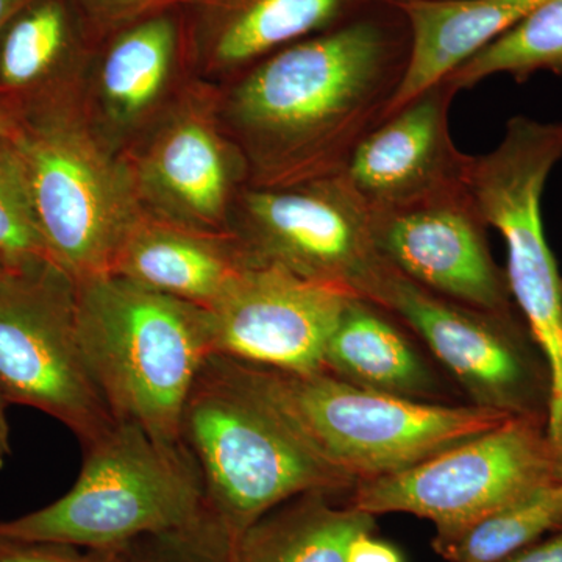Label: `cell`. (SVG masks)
Returning a JSON list of instances; mask_svg holds the SVG:
<instances>
[{
    "mask_svg": "<svg viewBox=\"0 0 562 562\" xmlns=\"http://www.w3.org/2000/svg\"><path fill=\"white\" fill-rule=\"evenodd\" d=\"M408 61L405 18L390 0H376L222 85V122L249 184L288 187L342 173L390 111Z\"/></svg>",
    "mask_w": 562,
    "mask_h": 562,
    "instance_id": "1",
    "label": "cell"
},
{
    "mask_svg": "<svg viewBox=\"0 0 562 562\" xmlns=\"http://www.w3.org/2000/svg\"><path fill=\"white\" fill-rule=\"evenodd\" d=\"M181 443L201 476L210 522L231 547L281 503L355 486L305 446L241 362L221 355H211L192 384Z\"/></svg>",
    "mask_w": 562,
    "mask_h": 562,
    "instance_id": "2",
    "label": "cell"
},
{
    "mask_svg": "<svg viewBox=\"0 0 562 562\" xmlns=\"http://www.w3.org/2000/svg\"><path fill=\"white\" fill-rule=\"evenodd\" d=\"M76 283L81 346L111 413L183 449L184 403L213 355L209 310L113 273Z\"/></svg>",
    "mask_w": 562,
    "mask_h": 562,
    "instance_id": "3",
    "label": "cell"
},
{
    "mask_svg": "<svg viewBox=\"0 0 562 562\" xmlns=\"http://www.w3.org/2000/svg\"><path fill=\"white\" fill-rule=\"evenodd\" d=\"M241 364L305 446L355 484L412 468L512 419L472 403L417 402L364 390L325 371Z\"/></svg>",
    "mask_w": 562,
    "mask_h": 562,
    "instance_id": "4",
    "label": "cell"
},
{
    "mask_svg": "<svg viewBox=\"0 0 562 562\" xmlns=\"http://www.w3.org/2000/svg\"><path fill=\"white\" fill-rule=\"evenodd\" d=\"M203 528L214 527L190 453L117 420L85 447L79 479L69 492L38 512L2 520L0 536L106 549Z\"/></svg>",
    "mask_w": 562,
    "mask_h": 562,
    "instance_id": "5",
    "label": "cell"
},
{
    "mask_svg": "<svg viewBox=\"0 0 562 562\" xmlns=\"http://www.w3.org/2000/svg\"><path fill=\"white\" fill-rule=\"evenodd\" d=\"M14 139L52 260L76 281L110 273L144 211L124 155L92 131L80 92L18 114Z\"/></svg>",
    "mask_w": 562,
    "mask_h": 562,
    "instance_id": "6",
    "label": "cell"
},
{
    "mask_svg": "<svg viewBox=\"0 0 562 562\" xmlns=\"http://www.w3.org/2000/svg\"><path fill=\"white\" fill-rule=\"evenodd\" d=\"M562 160V122L514 116L497 146L471 157L468 184L487 227L506 244L514 305L550 373L547 435L562 447V276L542 221V195Z\"/></svg>",
    "mask_w": 562,
    "mask_h": 562,
    "instance_id": "7",
    "label": "cell"
},
{
    "mask_svg": "<svg viewBox=\"0 0 562 562\" xmlns=\"http://www.w3.org/2000/svg\"><path fill=\"white\" fill-rule=\"evenodd\" d=\"M228 233L251 262L382 306L395 269L373 235L372 211L344 173L288 184H246Z\"/></svg>",
    "mask_w": 562,
    "mask_h": 562,
    "instance_id": "8",
    "label": "cell"
},
{
    "mask_svg": "<svg viewBox=\"0 0 562 562\" xmlns=\"http://www.w3.org/2000/svg\"><path fill=\"white\" fill-rule=\"evenodd\" d=\"M0 394L60 422L81 449L117 422L81 346L76 280L55 262L0 283Z\"/></svg>",
    "mask_w": 562,
    "mask_h": 562,
    "instance_id": "9",
    "label": "cell"
},
{
    "mask_svg": "<svg viewBox=\"0 0 562 562\" xmlns=\"http://www.w3.org/2000/svg\"><path fill=\"white\" fill-rule=\"evenodd\" d=\"M560 479L547 420L512 417L412 468L355 484L349 503L372 516L414 514L446 536Z\"/></svg>",
    "mask_w": 562,
    "mask_h": 562,
    "instance_id": "10",
    "label": "cell"
},
{
    "mask_svg": "<svg viewBox=\"0 0 562 562\" xmlns=\"http://www.w3.org/2000/svg\"><path fill=\"white\" fill-rule=\"evenodd\" d=\"M140 209L151 220L228 233L249 172L220 110V88L192 79L124 155Z\"/></svg>",
    "mask_w": 562,
    "mask_h": 562,
    "instance_id": "11",
    "label": "cell"
},
{
    "mask_svg": "<svg viewBox=\"0 0 562 562\" xmlns=\"http://www.w3.org/2000/svg\"><path fill=\"white\" fill-rule=\"evenodd\" d=\"M383 308L427 344L472 405L547 420L550 373L517 313L491 314L449 301L395 271Z\"/></svg>",
    "mask_w": 562,
    "mask_h": 562,
    "instance_id": "12",
    "label": "cell"
},
{
    "mask_svg": "<svg viewBox=\"0 0 562 562\" xmlns=\"http://www.w3.org/2000/svg\"><path fill=\"white\" fill-rule=\"evenodd\" d=\"M371 211L376 246L403 277L480 312L519 313L468 183L409 205Z\"/></svg>",
    "mask_w": 562,
    "mask_h": 562,
    "instance_id": "13",
    "label": "cell"
},
{
    "mask_svg": "<svg viewBox=\"0 0 562 562\" xmlns=\"http://www.w3.org/2000/svg\"><path fill=\"white\" fill-rule=\"evenodd\" d=\"M350 299L279 266L250 262L209 308L213 355L277 371H324Z\"/></svg>",
    "mask_w": 562,
    "mask_h": 562,
    "instance_id": "14",
    "label": "cell"
},
{
    "mask_svg": "<svg viewBox=\"0 0 562 562\" xmlns=\"http://www.w3.org/2000/svg\"><path fill=\"white\" fill-rule=\"evenodd\" d=\"M190 80L184 22L165 5L106 33L105 43L92 49L81 109L102 143L125 155Z\"/></svg>",
    "mask_w": 562,
    "mask_h": 562,
    "instance_id": "15",
    "label": "cell"
},
{
    "mask_svg": "<svg viewBox=\"0 0 562 562\" xmlns=\"http://www.w3.org/2000/svg\"><path fill=\"white\" fill-rule=\"evenodd\" d=\"M457 94L449 80L436 81L360 140L342 173L369 209L409 205L468 183L472 155L450 133Z\"/></svg>",
    "mask_w": 562,
    "mask_h": 562,
    "instance_id": "16",
    "label": "cell"
},
{
    "mask_svg": "<svg viewBox=\"0 0 562 562\" xmlns=\"http://www.w3.org/2000/svg\"><path fill=\"white\" fill-rule=\"evenodd\" d=\"M376 0H190L192 79L222 87L297 41L336 27Z\"/></svg>",
    "mask_w": 562,
    "mask_h": 562,
    "instance_id": "17",
    "label": "cell"
},
{
    "mask_svg": "<svg viewBox=\"0 0 562 562\" xmlns=\"http://www.w3.org/2000/svg\"><path fill=\"white\" fill-rule=\"evenodd\" d=\"M74 0H29L0 29V105L13 114L79 94L92 54Z\"/></svg>",
    "mask_w": 562,
    "mask_h": 562,
    "instance_id": "18",
    "label": "cell"
},
{
    "mask_svg": "<svg viewBox=\"0 0 562 562\" xmlns=\"http://www.w3.org/2000/svg\"><path fill=\"white\" fill-rule=\"evenodd\" d=\"M250 262L232 235L192 231L144 214L110 273L209 310Z\"/></svg>",
    "mask_w": 562,
    "mask_h": 562,
    "instance_id": "19",
    "label": "cell"
},
{
    "mask_svg": "<svg viewBox=\"0 0 562 562\" xmlns=\"http://www.w3.org/2000/svg\"><path fill=\"white\" fill-rule=\"evenodd\" d=\"M409 31V61L391 111L446 79L547 0H390Z\"/></svg>",
    "mask_w": 562,
    "mask_h": 562,
    "instance_id": "20",
    "label": "cell"
},
{
    "mask_svg": "<svg viewBox=\"0 0 562 562\" xmlns=\"http://www.w3.org/2000/svg\"><path fill=\"white\" fill-rule=\"evenodd\" d=\"M398 324L383 306L351 297L325 349L324 371L364 390L449 403L438 376Z\"/></svg>",
    "mask_w": 562,
    "mask_h": 562,
    "instance_id": "21",
    "label": "cell"
},
{
    "mask_svg": "<svg viewBox=\"0 0 562 562\" xmlns=\"http://www.w3.org/2000/svg\"><path fill=\"white\" fill-rule=\"evenodd\" d=\"M331 492L281 503L232 543L227 562H347L350 543L375 528V516L336 505Z\"/></svg>",
    "mask_w": 562,
    "mask_h": 562,
    "instance_id": "22",
    "label": "cell"
},
{
    "mask_svg": "<svg viewBox=\"0 0 562 562\" xmlns=\"http://www.w3.org/2000/svg\"><path fill=\"white\" fill-rule=\"evenodd\" d=\"M562 528V479L487 514L432 549L449 562H501Z\"/></svg>",
    "mask_w": 562,
    "mask_h": 562,
    "instance_id": "23",
    "label": "cell"
},
{
    "mask_svg": "<svg viewBox=\"0 0 562 562\" xmlns=\"http://www.w3.org/2000/svg\"><path fill=\"white\" fill-rule=\"evenodd\" d=\"M539 72L562 77V0L543 2L446 79L461 92L491 77L508 76L524 83Z\"/></svg>",
    "mask_w": 562,
    "mask_h": 562,
    "instance_id": "24",
    "label": "cell"
},
{
    "mask_svg": "<svg viewBox=\"0 0 562 562\" xmlns=\"http://www.w3.org/2000/svg\"><path fill=\"white\" fill-rule=\"evenodd\" d=\"M0 255L16 268L54 262L36 221L24 158L10 135H0Z\"/></svg>",
    "mask_w": 562,
    "mask_h": 562,
    "instance_id": "25",
    "label": "cell"
},
{
    "mask_svg": "<svg viewBox=\"0 0 562 562\" xmlns=\"http://www.w3.org/2000/svg\"><path fill=\"white\" fill-rule=\"evenodd\" d=\"M231 546L213 530L144 536L128 546L125 562H227Z\"/></svg>",
    "mask_w": 562,
    "mask_h": 562,
    "instance_id": "26",
    "label": "cell"
},
{
    "mask_svg": "<svg viewBox=\"0 0 562 562\" xmlns=\"http://www.w3.org/2000/svg\"><path fill=\"white\" fill-rule=\"evenodd\" d=\"M128 546L91 549L69 543L21 541L0 536V562H125Z\"/></svg>",
    "mask_w": 562,
    "mask_h": 562,
    "instance_id": "27",
    "label": "cell"
},
{
    "mask_svg": "<svg viewBox=\"0 0 562 562\" xmlns=\"http://www.w3.org/2000/svg\"><path fill=\"white\" fill-rule=\"evenodd\" d=\"M90 27L110 33L165 7V0H74Z\"/></svg>",
    "mask_w": 562,
    "mask_h": 562,
    "instance_id": "28",
    "label": "cell"
},
{
    "mask_svg": "<svg viewBox=\"0 0 562 562\" xmlns=\"http://www.w3.org/2000/svg\"><path fill=\"white\" fill-rule=\"evenodd\" d=\"M372 532L361 535L350 543L347 562H403L402 554L390 543L376 541Z\"/></svg>",
    "mask_w": 562,
    "mask_h": 562,
    "instance_id": "29",
    "label": "cell"
},
{
    "mask_svg": "<svg viewBox=\"0 0 562 562\" xmlns=\"http://www.w3.org/2000/svg\"><path fill=\"white\" fill-rule=\"evenodd\" d=\"M501 562H562V528Z\"/></svg>",
    "mask_w": 562,
    "mask_h": 562,
    "instance_id": "30",
    "label": "cell"
},
{
    "mask_svg": "<svg viewBox=\"0 0 562 562\" xmlns=\"http://www.w3.org/2000/svg\"><path fill=\"white\" fill-rule=\"evenodd\" d=\"M7 406H9V403L0 394V457L3 458L11 454V431L9 417H7Z\"/></svg>",
    "mask_w": 562,
    "mask_h": 562,
    "instance_id": "31",
    "label": "cell"
},
{
    "mask_svg": "<svg viewBox=\"0 0 562 562\" xmlns=\"http://www.w3.org/2000/svg\"><path fill=\"white\" fill-rule=\"evenodd\" d=\"M29 0H0V29Z\"/></svg>",
    "mask_w": 562,
    "mask_h": 562,
    "instance_id": "32",
    "label": "cell"
},
{
    "mask_svg": "<svg viewBox=\"0 0 562 562\" xmlns=\"http://www.w3.org/2000/svg\"><path fill=\"white\" fill-rule=\"evenodd\" d=\"M16 133V117L5 106L0 105V135L13 136Z\"/></svg>",
    "mask_w": 562,
    "mask_h": 562,
    "instance_id": "33",
    "label": "cell"
},
{
    "mask_svg": "<svg viewBox=\"0 0 562 562\" xmlns=\"http://www.w3.org/2000/svg\"><path fill=\"white\" fill-rule=\"evenodd\" d=\"M16 266L11 265L7 258H3L2 255H0V283H2L3 280L7 279V277L11 276L14 271H16Z\"/></svg>",
    "mask_w": 562,
    "mask_h": 562,
    "instance_id": "34",
    "label": "cell"
},
{
    "mask_svg": "<svg viewBox=\"0 0 562 562\" xmlns=\"http://www.w3.org/2000/svg\"><path fill=\"white\" fill-rule=\"evenodd\" d=\"M558 464H560V471L562 475V447L560 450H557Z\"/></svg>",
    "mask_w": 562,
    "mask_h": 562,
    "instance_id": "35",
    "label": "cell"
},
{
    "mask_svg": "<svg viewBox=\"0 0 562 562\" xmlns=\"http://www.w3.org/2000/svg\"><path fill=\"white\" fill-rule=\"evenodd\" d=\"M3 462H5V458L0 457V469L3 468Z\"/></svg>",
    "mask_w": 562,
    "mask_h": 562,
    "instance_id": "36",
    "label": "cell"
}]
</instances>
